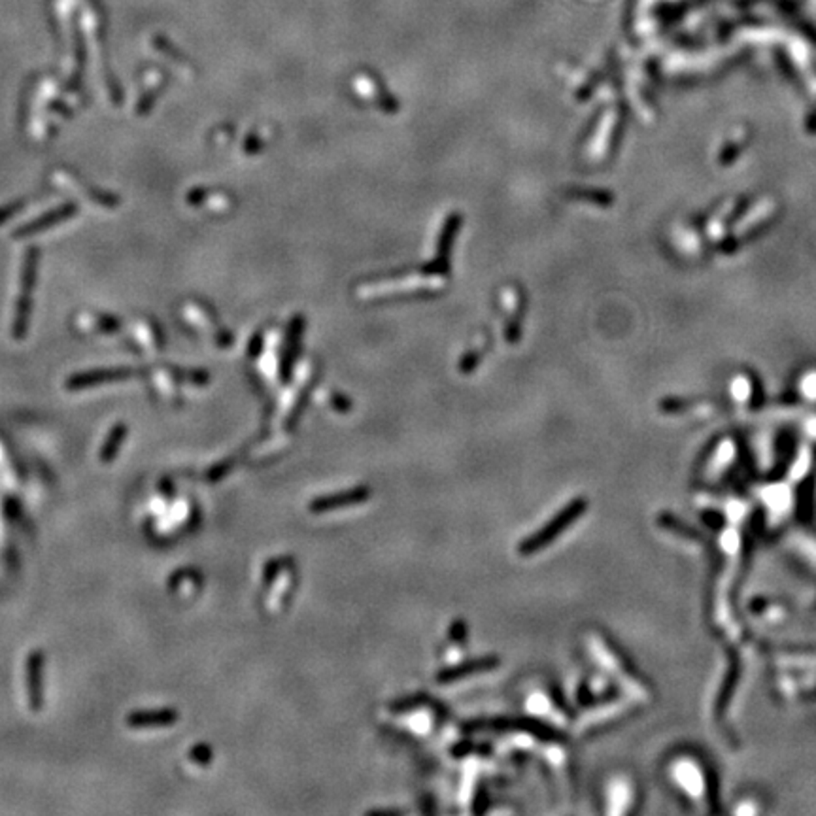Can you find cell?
Instances as JSON below:
<instances>
[{
    "mask_svg": "<svg viewBox=\"0 0 816 816\" xmlns=\"http://www.w3.org/2000/svg\"><path fill=\"white\" fill-rule=\"evenodd\" d=\"M367 497H369V490H367V488H354V490L340 491V493H332V496L316 499V501L310 505V510H314V512H327V510H331V508L351 507V505H357V503L367 501Z\"/></svg>",
    "mask_w": 816,
    "mask_h": 816,
    "instance_id": "obj_4",
    "label": "cell"
},
{
    "mask_svg": "<svg viewBox=\"0 0 816 816\" xmlns=\"http://www.w3.org/2000/svg\"><path fill=\"white\" fill-rule=\"evenodd\" d=\"M74 214H76V206L63 205V206H59V208H55V210L48 212V214H44V216H40V218L34 219V221H30V224L23 225L21 229L13 233V236L34 235V233H40V231L49 229L51 225L59 224V221H65V219L72 218Z\"/></svg>",
    "mask_w": 816,
    "mask_h": 816,
    "instance_id": "obj_6",
    "label": "cell"
},
{
    "mask_svg": "<svg viewBox=\"0 0 816 816\" xmlns=\"http://www.w3.org/2000/svg\"><path fill=\"white\" fill-rule=\"evenodd\" d=\"M584 508H586V503L581 501V499H576V501H573L571 505H567V507L563 508L562 512L557 514L554 520L548 522L540 531H537L535 535H531V537L526 538V540L520 544V554L529 556V554H535V552H538L540 548H544V546H548L559 533L565 531V527L571 526V524L584 512Z\"/></svg>",
    "mask_w": 816,
    "mask_h": 816,
    "instance_id": "obj_1",
    "label": "cell"
},
{
    "mask_svg": "<svg viewBox=\"0 0 816 816\" xmlns=\"http://www.w3.org/2000/svg\"><path fill=\"white\" fill-rule=\"evenodd\" d=\"M134 375L133 369H98L89 370V373H82V375L72 376L68 380L67 386L70 389H79V387H89L97 386V384H104V382H117V380H127Z\"/></svg>",
    "mask_w": 816,
    "mask_h": 816,
    "instance_id": "obj_3",
    "label": "cell"
},
{
    "mask_svg": "<svg viewBox=\"0 0 816 816\" xmlns=\"http://www.w3.org/2000/svg\"><path fill=\"white\" fill-rule=\"evenodd\" d=\"M497 663H499V659L493 658V656H488V658H477L471 659V661H465V663L455 665V667H450V669H444L436 678H439V682L442 684L453 682V680L465 678L467 675H472V673L490 671V669L497 667Z\"/></svg>",
    "mask_w": 816,
    "mask_h": 816,
    "instance_id": "obj_5",
    "label": "cell"
},
{
    "mask_svg": "<svg viewBox=\"0 0 816 816\" xmlns=\"http://www.w3.org/2000/svg\"><path fill=\"white\" fill-rule=\"evenodd\" d=\"M178 720V713L174 708H159L151 713H133L127 718V724L136 730H148V727H167L174 724Z\"/></svg>",
    "mask_w": 816,
    "mask_h": 816,
    "instance_id": "obj_8",
    "label": "cell"
},
{
    "mask_svg": "<svg viewBox=\"0 0 816 816\" xmlns=\"http://www.w3.org/2000/svg\"><path fill=\"white\" fill-rule=\"evenodd\" d=\"M21 206H23V202H13V205L6 206V208H2V210H0V224H2V221H6L10 216H13V214H15V212H18Z\"/></svg>",
    "mask_w": 816,
    "mask_h": 816,
    "instance_id": "obj_10",
    "label": "cell"
},
{
    "mask_svg": "<svg viewBox=\"0 0 816 816\" xmlns=\"http://www.w3.org/2000/svg\"><path fill=\"white\" fill-rule=\"evenodd\" d=\"M125 436H127V427H125L123 423L115 425L114 429L110 431L108 439H106L103 450H101V460L103 461L114 460L115 455H117V450H119L123 441H125Z\"/></svg>",
    "mask_w": 816,
    "mask_h": 816,
    "instance_id": "obj_9",
    "label": "cell"
},
{
    "mask_svg": "<svg viewBox=\"0 0 816 816\" xmlns=\"http://www.w3.org/2000/svg\"><path fill=\"white\" fill-rule=\"evenodd\" d=\"M671 779L678 790L686 794V798L695 799L699 803L707 796V777L705 771L692 758H678L671 765Z\"/></svg>",
    "mask_w": 816,
    "mask_h": 816,
    "instance_id": "obj_2",
    "label": "cell"
},
{
    "mask_svg": "<svg viewBox=\"0 0 816 816\" xmlns=\"http://www.w3.org/2000/svg\"><path fill=\"white\" fill-rule=\"evenodd\" d=\"M42 652H32L27 659V686H29V699L32 708H40L42 703Z\"/></svg>",
    "mask_w": 816,
    "mask_h": 816,
    "instance_id": "obj_7",
    "label": "cell"
}]
</instances>
